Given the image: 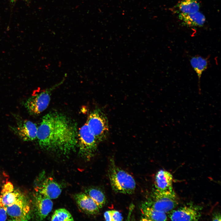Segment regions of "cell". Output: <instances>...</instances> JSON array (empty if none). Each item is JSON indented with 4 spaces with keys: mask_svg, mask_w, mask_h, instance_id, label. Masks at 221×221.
<instances>
[{
    "mask_svg": "<svg viewBox=\"0 0 221 221\" xmlns=\"http://www.w3.org/2000/svg\"><path fill=\"white\" fill-rule=\"evenodd\" d=\"M8 215L6 208L0 205V221H5L7 219Z\"/></svg>",
    "mask_w": 221,
    "mask_h": 221,
    "instance_id": "22",
    "label": "cell"
},
{
    "mask_svg": "<svg viewBox=\"0 0 221 221\" xmlns=\"http://www.w3.org/2000/svg\"><path fill=\"white\" fill-rule=\"evenodd\" d=\"M145 203L153 209L165 213L171 212L178 204V199L174 190L160 191L154 190Z\"/></svg>",
    "mask_w": 221,
    "mask_h": 221,
    "instance_id": "3",
    "label": "cell"
},
{
    "mask_svg": "<svg viewBox=\"0 0 221 221\" xmlns=\"http://www.w3.org/2000/svg\"><path fill=\"white\" fill-rule=\"evenodd\" d=\"M52 221H73V218L71 213L65 208H59L56 210L52 215Z\"/></svg>",
    "mask_w": 221,
    "mask_h": 221,
    "instance_id": "20",
    "label": "cell"
},
{
    "mask_svg": "<svg viewBox=\"0 0 221 221\" xmlns=\"http://www.w3.org/2000/svg\"><path fill=\"white\" fill-rule=\"evenodd\" d=\"M35 190L37 192L51 199L58 198L61 192L60 185L51 177L43 180L36 187Z\"/></svg>",
    "mask_w": 221,
    "mask_h": 221,
    "instance_id": "11",
    "label": "cell"
},
{
    "mask_svg": "<svg viewBox=\"0 0 221 221\" xmlns=\"http://www.w3.org/2000/svg\"><path fill=\"white\" fill-rule=\"evenodd\" d=\"M21 193L15 190L10 182L3 185L0 194V205L5 208L14 203Z\"/></svg>",
    "mask_w": 221,
    "mask_h": 221,
    "instance_id": "13",
    "label": "cell"
},
{
    "mask_svg": "<svg viewBox=\"0 0 221 221\" xmlns=\"http://www.w3.org/2000/svg\"><path fill=\"white\" fill-rule=\"evenodd\" d=\"M108 175L111 188L115 192L128 194L134 192L136 187L134 179L128 173L117 166L113 159L110 160Z\"/></svg>",
    "mask_w": 221,
    "mask_h": 221,
    "instance_id": "2",
    "label": "cell"
},
{
    "mask_svg": "<svg viewBox=\"0 0 221 221\" xmlns=\"http://www.w3.org/2000/svg\"><path fill=\"white\" fill-rule=\"evenodd\" d=\"M178 17L183 24L191 27H201L206 20L204 14L199 11L189 14L180 13Z\"/></svg>",
    "mask_w": 221,
    "mask_h": 221,
    "instance_id": "15",
    "label": "cell"
},
{
    "mask_svg": "<svg viewBox=\"0 0 221 221\" xmlns=\"http://www.w3.org/2000/svg\"><path fill=\"white\" fill-rule=\"evenodd\" d=\"M65 78L60 82L45 90L34 93L24 103V105L30 115L40 114L48 106L51 92L64 82Z\"/></svg>",
    "mask_w": 221,
    "mask_h": 221,
    "instance_id": "4",
    "label": "cell"
},
{
    "mask_svg": "<svg viewBox=\"0 0 221 221\" xmlns=\"http://www.w3.org/2000/svg\"><path fill=\"white\" fill-rule=\"evenodd\" d=\"M112 221H122L123 218L121 214L118 211L115 210H110Z\"/></svg>",
    "mask_w": 221,
    "mask_h": 221,
    "instance_id": "21",
    "label": "cell"
},
{
    "mask_svg": "<svg viewBox=\"0 0 221 221\" xmlns=\"http://www.w3.org/2000/svg\"><path fill=\"white\" fill-rule=\"evenodd\" d=\"M86 123L98 143L106 139L109 132L108 122L106 116L101 109H97L91 112Z\"/></svg>",
    "mask_w": 221,
    "mask_h": 221,
    "instance_id": "5",
    "label": "cell"
},
{
    "mask_svg": "<svg viewBox=\"0 0 221 221\" xmlns=\"http://www.w3.org/2000/svg\"><path fill=\"white\" fill-rule=\"evenodd\" d=\"M16 122L15 126H10L13 132L24 141H32L37 137L38 127L35 123L22 118L19 115H14Z\"/></svg>",
    "mask_w": 221,
    "mask_h": 221,
    "instance_id": "8",
    "label": "cell"
},
{
    "mask_svg": "<svg viewBox=\"0 0 221 221\" xmlns=\"http://www.w3.org/2000/svg\"><path fill=\"white\" fill-rule=\"evenodd\" d=\"M202 207L188 203L171 212L169 218L172 221H197L201 216Z\"/></svg>",
    "mask_w": 221,
    "mask_h": 221,
    "instance_id": "9",
    "label": "cell"
},
{
    "mask_svg": "<svg viewBox=\"0 0 221 221\" xmlns=\"http://www.w3.org/2000/svg\"><path fill=\"white\" fill-rule=\"evenodd\" d=\"M84 192L102 208L105 204L106 199L104 194L100 189L95 188H90L85 189Z\"/></svg>",
    "mask_w": 221,
    "mask_h": 221,
    "instance_id": "18",
    "label": "cell"
},
{
    "mask_svg": "<svg viewBox=\"0 0 221 221\" xmlns=\"http://www.w3.org/2000/svg\"><path fill=\"white\" fill-rule=\"evenodd\" d=\"M8 215L13 221H27L31 217L29 204L22 193L16 201L6 208Z\"/></svg>",
    "mask_w": 221,
    "mask_h": 221,
    "instance_id": "7",
    "label": "cell"
},
{
    "mask_svg": "<svg viewBox=\"0 0 221 221\" xmlns=\"http://www.w3.org/2000/svg\"><path fill=\"white\" fill-rule=\"evenodd\" d=\"M17 0H10V1L11 2H16V1H17Z\"/></svg>",
    "mask_w": 221,
    "mask_h": 221,
    "instance_id": "25",
    "label": "cell"
},
{
    "mask_svg": "<svg viewBox=\"0 0 221 221\" xmlns=\"http://www.w3.org/2000/svg\"><path fill=\"white\" fill-rule=\"evenodd\" d=\"M37 138L40 147L66 154L74 150L78 143L76 126L65 115L49 113L43 118Z\"/></svg>",
    "mask_w": 221,
    "mask_h": 221,
    "instance_id": "1",
    "label": "cell"
},
{
    "mask_svg": "<svg viewBox=\"0 0 221 221\" xmlns=\"http://www.w3.org/2000/svg\"><path fill=\"white\" fill-rule=\"evenodd\" d=\"M34 197L35 214L38 220H42L52 210L53 202L51 199L37 192Z\"/></svg>",
    "mask_w": 221,
    "mask_h": 221,
    "instance_id": "10",
    "label": "cell"
},
{
    "mask_svg": "<svg viewBox=\"0 0 221 221\" xmlns=\"http://www.w3.org/2000/svg\"><path fill=\"white\" fill-rule=\"evenodd\" d=\"M180 13L189 14L199 11L200 5L197 0H182L178 4Z\"/></svg>",
    "mask_w": 221,
    "mask_h": 221,
    "instance_id": "19",
    "label": "cell"
},
{
    "mask_svg": "<svg viewBox=\"0 0 221 221\" xmlns=\"http://www.w3.org/2000/svg\"><path fill=\"white\" fill-rule=\"evenodd\" d=\"M78 138L79 155L87 160H90L96 152L99 143L86 123L80 128Z\"/></svg>",
    "mask_w": 221,
    "mask_h": 221,
    "instance_id": "6",
    "label": "cell"
},
{
    "mask_svg": "<svg viewBox=\"0 0 221 221\" xmlns=\"http://www.w3.org/2000/svg\"><path fill=\"white\" fill-rule=\"evenodd\" d=\"M104 216L106 221H112L110 210L105 211L104 214Z\"/></svg>",
    "mask_w": 221,
    "mask_h": 221,
    "instance_id": "23",
    "label": "cell"
},
{
    "mask_svg": "<svg viewBox=\"0 0 221 221\" xmlns=\"http://www.w3.org/2000/svg\"><path fill=\"white\" fill-rule=\"evenodd\" d=\"M173 177L169 172L164 170H160L156 173L155 178V189L160 191L173 189L172 183Z\"/></svg>",
    "mask_w": 221,
    "mask_h": 221,
    "instance_id": "14",
    "label": "cell"
},
{
    "mask_svg": "<svg viewBox=\"0 0 221 221\" xmlns=\"http://www.w3.org/2000/svg\"><path fill=\"white\" fill-rule=\"evenodd\" d=\"M213 221H221V215L220 213L216 212L214 213L212 217Z\"/></svg>",
    "mask_w": 221,
    "mask_h": 221,
    "instance_id": "24",
    "label": "cell"
},
{
    "mask_svg": "<svg viewBox=\"0 0 221 221\" xmlns=\"http://www.w3.org/2000/svg\"><path fill=\"white\" fill-rule=\"evenodd\" d=\"M142 219L146 221H166L167 217L165 213L157 211L147 205L145 203L141 207Z\"/></svg>",
    "mask_w": 221,
    "mask_h": 221,
    "instance_id": "16",
    "label": "cell"
},
{
    "mask_svg": "<svg viewBox=\"0 0 221 221\" xmlns=\"http://www.w3.org/2000/svg\"><path fill=\"white\" fill-rule=\"evenodd\" d=\"M73 196L79 207L84 213L91 215H95L99 213L100 208L85 192L76 193Z\"/></svg>",
    "mask_w": 221,
    "mask_h": 221,
    "instance_id": "12",
    "label": "cell"
},
{
    "mask_svg": "<svg viewBox=\"0 0 221 221\" xmlns=\"http://www.w3.org/2000/svg\"><path fill=\"white\" fill-rule=\"evenodd\" d=\"M190 61L192 67L197 75L199 86L200 87V79L202 74L207 68L208 66V59L200 56H196L192 57Z\"/></svg>",
    "mask_w": 221,
    "mask_h": 221,
    "instance_id": "17",
    "label": "cell"
}]
</instances>
